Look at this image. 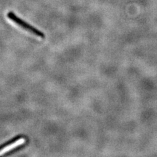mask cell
Instances as JSON below:
<instances>
[{
  "instance_id": "cell-2",
  "label": "cell",
  "mask_w": 157,
  "mask_h": 157,
  "mask_svg": "<svg viewBox=\"0 0 157 157\" xmlns=\"http://www.w3.org/2000/svg\"><path fill=\"white\" fill-rule=\"evenodd\" d=\"M22 136H21V135H18V136H17L16 137H13V139L9 140L8 141L6 142V143H4V144H3L2 145H0V150H2V149H5V148H6L7 147L9 146L10 145L13 144V143H14V142H16V141H17L18 140H21V139L22 138Z\"/></svg>"
},
{
  "instance_id": "cell-1",
  "label": "cell",
  "mask_w": 157,
  "mask_h": 157,
  "mask_svg": "<svg viewBox=\"0 0 157 157\" xmlns=\"http://www.w3.org/2000/svg\"><path fill=\"white\" fill-rule=\"evenodd\" d=\"M7 17L10 20H11L13 22L18 24L19 26H21V28H24V29H26V30L33 33L34 35H36L39 37H41V38L45 37V34H44L42 32L39 31V29H37V28H34L33 26L30 25V24H29L26 22L23 21L22 19L18 17L14 13L9 12L7 13Z\"/></svg>"
}]
</instances>
